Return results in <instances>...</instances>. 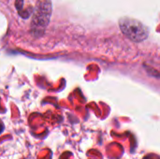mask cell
Listing matches in <instances>:
<instances>
[{"mask_svg": "<svg viewBox=\"0 0 160 159\" xmlns=\"http://www.w3.org/2000/svg\"><path fill=\"white\" fill-rule=\"evenodd\" d=\"M51 0H38L31 21V33L35 37L43 36L52 16Z\"/></svg>", "mask_w": 160, "mask_h": 159, "instance_id": "obj_1", "label": "cell"}, {"mask_svg": "<svg viewBox=\"0 0 160 159\" xmlns=\"http://www.w3.org/2000/svg\"><path fill=\"white\" fill-rule=\"evenodd\" d=\"M119 27L122 33L133 42H142L149 37L148 28L142 22L133 18H121L119 20Z\"/></svg>", "mask_w": 160, "mask_h": 159, "instance_id": "obj_2", "label": "cell"}, {"mask_svg": "<svg viewBox=\"0 0 160 159\" xmlns=\"http://www.w3.org/2000/svg\"><path fill=\"white\" fill-rule=\"evenodd\" d=\"M15 6L17 7L18 13L21 14L24 9H23V0H16L15 2Z\"/></svg>", "mask_w": 160, "mask_h": 159, "instance_id": "obj_3", "label": "cell"}, {"mask_svg": "<svg viewBox=\"0 0 160 159\" xmlns=\"http://www.w3.org/2000/svg\"><path fill=\"white\" fill-rule=\"evenodd\" d=\"M143 159H160V157H158V156H156V155H154V154H152V155L146 156Z\"/></svg>", "mask_w": 160, "mask_h": 159, "instance_id": "obj_4", "label": "cell"}]
</instances>
